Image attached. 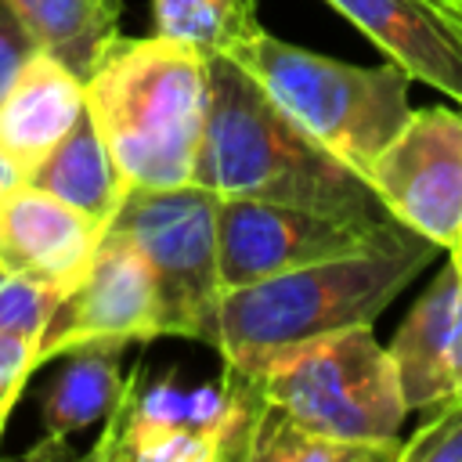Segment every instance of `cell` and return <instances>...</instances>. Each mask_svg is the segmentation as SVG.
<instances>
[{
	"instance_id": "cell-1",
	"label": "cell",
	"mask_w": 462,
	"mask_h": 462,
	"mask_svg": "<svg viewBox=\"0 0 462 462\" xmlns=\"http://www.w3.org/2000/svg\"><path fill=\"white\" fill-rule=\"evenodd\" d=\"M206 69L209 105L191 184L361 220L390 217L368 180L296 126L238 61L206 54Z\"/></svg>"
},
{
	"instance_id": "cell-2",
	"label": "cell",
	"mask_w": 462,
	"mask_h": 462,
	"mask_svg": "<svg viewBox=\"0 0 462 462\" xmlns=\"http://www.w3.org/2000/svg\"><path fill=\"white\" fill-rule=\"evenodd\" d=\"M433 249L426 235L386 220V227L354 253L231 289L220 300L213 350L224 365L249 372L278 346L372 325L430 263Z\"/></svg>"
},
{
	"instance_id": "cell-3",
	"label": "cell",
	"mask_w": 462,
	"mask_h": 462,
	"mask_svg": "<svg viewBox=\"0 0 462 462\" xmlns=\"http://www.w3.org/2000/svg\"><path fill=\"white\" fill-rule=\"evenodd\" d=\"M83 90L126 191L191 184L209 105L202 51L159 32L119 36Z\"/></svg>"
},
{
	"instance_id": "cell-4",
	"label": "cell",
	"mask_w": 462,
	"mask_h": 462,
	"mask_svg": "<svg viewBox=\"0 0 462 462\" xmlns=\"http://www.w3.org/2000/svg\"><path fill=\"white\" fill-rule=\"evenodd\" d=\"M224 58L238 61L263 94L357 177L408 123L411 76L397 65H346L271 36L263 25Z\"/></svg>"
},
{
	"instance_id": "cell-5",
	"label": "cell",
	"mask_w": 462,
	"mask_h": 462,
	"mask_svg": "<svg viewBox=\"0 0 462 462\" xmlns=\"http://www.w3.org/2000/svg\"><path fill=\"white\" fill-rule=\"evenodd\" d=\"M256 393L292 422L354 444H379L401 458L408 415L390 350L372 325L321 332L271 350L249 372Z\"/></svg>"
},
{
	"instance_id": "cell-6",
	"label": "cell",
	"mask_w": 462,
	"mask_h": 462,
	"mask_svg": "<svg viewBox=\"0 0 462 462\" xmlns=\"http://www.w3.org/2000/svg\"><path fill=\"white\" fill-rule=\"evenodd\" d=\"M137 365L116 408L105 419L87 458L101 462H242L245 437L256 415V386L238 368L224 365L217 386L180 390L173 383H141Z\"/></svg>"
},
{
	"instance_id": "cell-7",
	"label": "cell",
	"mask_w": 462,
	"mask_h": 462,
	"mask_svg": "<svg viewBox=\"0 0 462 462\" xmlns=\"http://www.w3.org/2000/svg\"><path fill=\"white\" fill-rule=\"evenodd\" d=\"M112 224L134 238L152 267L159 336L217 346V314L224 300L217 195L202 184L130 188Z\"/></svg>"
},
{
	"instance_id": "cell-8",
	"label": "cell",
	"mask_w": 462,
	"mask_h": 462,
	"mask_svg": "<svg viewBox=\"0 0 462 462\" xmlns=\"http://www.w3.org/2000/svg\"><path fill=\"white\" fill-rule=\"evenodd\" d=\"M393 217L361 220L325 209L217 195V253L224 292L368 245Z\"/></svg>"
},
{
	"instance_id": "cell-9",
	"label": "cell",
	"mask_w": 462,
	"mask_h": 462,
	"mask_svg": "<svg viewBox=\"0 0 462 462\" xmlns=\"http://www.w3.org/2000/svg\"><path fill=\"white\" fill-rule=\"evenodd\" d=\"M365 180L397 224L455 253L462 242V112L411 108Z\"/></svg>"
},
{
	"instance_id": "cell-10",
	"label": "cell",
	"mask_w": 462,
	"mask_h": 462,
	"mask_svg": "<svg viewBox=\"0 0 462 462\" xmlns=\"http://www.w3.org/2000/svg\"><path fill=\"white\" fill-rule=\"evenodd\" d=\"M152 339H159L152 267L134 238L108 224L83 282L51 314L40 339V365L79 346H134Z\"/></svg>"
},
{
	"instance_id": "cell-11",
	"label": "cell",
	"mask_w": 462,
	"mask_h": 462,
	"mask_svg": "<svg viewBox=\"0 0 462 462\" xmlns=\"http://www.w3.org/2000/svg\"><path fill=\"white\" fill-rule=\"evenodd\" d=\"M105 227L58 195L22 184L0 202V271L36 278L69 296L83 282Z\"/></svg>"
},
{
	"instance_id": "cell-12",
	"label": "cell",
	"mask_w": 462,
	"mask_h": 462,
	"mask_svg": "<svg viewBox=\"0 0 462 462\" xmlns=\"http://www.w3.org/2000/svg\"><path fill=\"white\" fill-rule=\"evenodd\" d=\"M386 350L408 411H437L462 401V267L451 256Z\"/></svg>"
},
{
	"instance_id": "cell-13",
	"label": "cell",
	"mask_w": 462,
	"mask_h": 462,
	"mask_svg": "<svg viewBox=\"0 0 462 462\" xmlns=\"http://www.w3.org/2000/svg\"><path fill=\"white\" fill-rule=\"evenodd\" d=\"M411 79L462 108V11L437 0H325Z\"/></svg>"
},
{
	"instance_id": "cell-14",
	"label": "cell",
	"mask_w": 462,
	"mask_h": 462,
	"mask_svg": "<svg viewBox=\"0 0 462 462\" xmlns=\"http://www.w3.org/2000/svg\"><path fill=\"white\" fill-rule=\"evenodd\" d=\"M87 108L83 79L47 51H32L0 97V144L29 173L54 152Z\"/></svg>"
},
{
	"instance_id": "cell-15",
	"label": "cell",
	"mask_w": 462,
	"mask_h": 462,
	"mask_svg": "<svg viewBox=\"0 0 462 462\" xmlns=\"http://www.w3.org/2000/svg\"><path fill=\"white\" fill-rule=\"evenodd\" d=\"M32 188L58 195L61 202L97 217L101 224H112L126 199V184L108 155V144L90 116V108L79 112L72 130L54 144V152L29 173Z\"/></svg>"
},
{
	"instance_id": "cell-16",
	"label": "cell",
	"mask_w": 462,
	"mask_h": 462,
	"mask_svg": "<svg viewBox=\"0 0 462 462\" xmlns=\"http://www.w3.org/2000/svg\"><path fill=\"white\" fill-rule=\"evenodd\" d=\"M123 350L126 346H79L58 357L61 365L40 397V419L47 437L69 440L72 433L108 419L126 383L119 368Z\"/></svg>"
},
{
	"instance_id": "cell-17",
	"label": "cell",
	"mask_w": 462,
	"mask_h": 462,
	"mask_svg": "<svg viewBox=\"0 0 462 462\" xmlns=\"http://www.w3.org/2000/svg\"><path fill=\"white\" fill-rule=\"evenodd\" d=\"M32 43L79 79L94 72L119 32V0H7Z\"/></svg>"
},
{
	"instance_id": "cell-18",
	"label": "cell",
	"mask_w": 462,
	"mask_h": 462,
	"mask_svg": "<svg viewBox=\"0 0 462 462\" xmlns=\"http://www.w3.org/2000/svg\"><path fill=\"white\" fill-rule=\"evenodd\" d=\"M242 462H397V451L314 433L260 397Z\"/></svg>"
},
{
	"instance_id": "cell-19",
	"label": "cell",
	"mask_w": 462,
	"mask_h": 462,
	"mask_svg": "<svg viewBox=\"0 0 462 462\" xmlns=\"http://www.w3.org/2000/svg\"><path fill=\"white\" fill-rule=\"evenodd\" d=\"M155 32L202 54H227L260 29L256 0H155Z\"/></svg>"
},
{
	"instance_id": "cell-20",
	"label": "cell",
	"mask_w": 462,
	"mask_h": 462,
	"mask_svg": "<svg viewBox=\"0 0 462 462\" xmlns=\"http://www.w3.org/2000/svg\"><path fill=\"white\" fill-rule=\"evenodd\" d=\"M58 300L61 296L51 285L25 278V274H4L0 271V332L40 343L47 325H51Z\"/></svg>"
},
{
	"instance_id": "cell-21",
	"label": "cell",
	"mask_w": 462,
	"mask_h": 462,
	"mask_svg": "<svg viewBox=\"0 0 462 462\" xmlns=\"http://www.w3.org/2000/svg\"><path fill=\"white\" fill-rule=\"evenodd\" d=\"M397 462H462V401L437 408L404 444Z\"/></svg>"
},
{
	"instance_id": "cell-22",
	"label": "cell",
	"mask_w": 462,
	"mask_h": 462,
	"mask_svg": "<svg viewBox=\"0 0 462 462\" xmlns=\"http://www.w3.org/2000/svg\"><path fill=\"white\" fill-rule=\"evenodd\" d=\"M40 368V343L0 332V440L7 430V419L29 383V375Z\"/></svg>"
},
{
	"instance_id": "cell-23",
	"label": "cell",
	"mask_w": 462,
	"mask_h": 462,
	"mask_svg": "<svg viewBox=\"0 0 462 462\" xmlns=\"http://www.w3.org/2000/svg\"><path fill=\"white\" fill-rule=\"evenodd\" d=\"M36 51L32 36L25 32V25L18 22V14L11 11L7 0H0V97L7 94L14 72L22 69V61Z\"/></svg>"
},
{
	"instance_id": "cell-24",
	"label": "cell",
	"mask_w": 462,
	"mask_h": 462,
	"mask_svg": "<svg viewBox=\"0 0 462 462\" xmlns=\"http://www.w3.org/2000/svg\"><path fill=\"white\" fill-rule=\"evenodd\" d=\"M25 184V173H22V166L11 159V152L0 144V202L14 191V188H22Z\"/></svg>"
},
{
	"instance_id": "cell-25",
	"label": "cell",
	"mask_w": 462,
	"mask_h": 462,
	"mask_svg": "<svg viewBox=\"0 0 462 462\" xmlns=\"http://www.w3.org/2000/svg\"><path fill=\"white\" fill-rule=\"evenodd\" d=\"M448 256H451V260L462 267V242H458V245H455V253H448Z\"/></svg>"
},
{
	"instance_id": "cell-26",
	"label": "cell",
	"mask_w": 462,
	"mask_h": 462,
	"mask_svg": "<svg viewBox=\"0 0 462 462\" xmlns=\"http://www.w3.org/2000/svg\"><path fill=\"white\" fill-rule=\"evenodd\" d=\"M437 4H448V7H458V0H437Z\"/></svg>"
},
{
	"instance_id": "cell-27",
	"label": "cell",
	"mask_w": 462,
	"mask_h": 462,
	"mask_svg": "<svg viewBox=\"0 0 462 462\" xmlns=\"http://www.w3.org/2000/svg\"><path fill=\"white\" fill-rule=\"evenodd\" d=\"M458 11H462V0H458Z\"/></svg>"
}]
</instances>
